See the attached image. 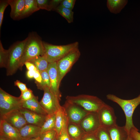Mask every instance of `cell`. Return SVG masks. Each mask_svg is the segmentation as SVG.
<instances>
[{
  "label": "cell",
  "mask_w": 140,
  "mask_h": 140,
  "mask_svg": "<svg viewBox=\"0 0 140 140\" xmlns=\"http://www.w3.org/2000/svg\"><path fill=\"white\" fill-rule=\"evenodd\" d=\"M106 98L107 99L118 104L123 111L126 118L124 126L130 135L131 129L136 128L134 124L132 116L135 109L140 104V94L137 97L130 100L123 99L111 94L107 95Z\"/></svg>",
  "instance_id": "6da1fadb"
},
{
  "label": "cell",
  "mask_w": 140,
  "mask_h": 140,
  "mask_svg": "<svg viewBox=\"0 0 140 140\" xmlns=\"http://www.w3.org/2000/svg\"><path fill=\"white\" fill-rule=\"evenodd\" d=\"M27 38L20 64L19 69L21 70L25 62L37 57L43 56L44 54L43 41L36 33H30Z\"/></svg>",
  "instance_id": "7a4b0ae2"
},
{
  "label": "cell",
  "mask_w": 140,
  "mask_h": 140,
  "mask_svg": "<svg viewBox=\"0 0 140 140\" xmlns=\"http://www.w3.org/2000/svg\"><path fill=\"white\" fill-rule=\"evenodd\" d=\"M43 56L50 63L57 62L71 51L78 48L79 43L76 41L66 45H56L43 41Z\"/></svg>",
  "instance_id": "3957f363"
},
{
  "label": "cell",
  "mask_w": 140,
  "mask_h": 140,
  "mask_svg": "<svg viewBox=\"0 0 140 140\" xmlns=\"http://www.w3.org/2000/svg\"><path fill=\"white\" fill-rule=\"evenodd\" d=\"M66 100L75 104L88 113H97L106 103L97 96L86 94L68 95Z\"/></svg>",
  "instance_id": "277c9868"
},
{
  "label": "cell",
  "mask_w": 140,
  "mask_h": 140,
  "mask_svg": "<svg viewBox=\"0 0 140 140\" xmlns=\"http://www.w3.org/2000/svg\"><path fill=\"white\" fill-rule=\"evenodd\" d=\"M27 40V37L22 41H17L8 49L9 56L6 68L7 75H12L19 69Z\"/></svg>",
  "instance_id": "5b68a950"
},
{
  "label": "cell",
  "mask_w": 140,
  "mask_h": 140,
  "mask_svg": "<svg viewBox=\"0 0 140 140\" xmlns=\"http://www.w3.org/2000/svg\"><path fill=\"white\" fill-rule=\"evenodd\" d=\"M80 55V51L78 48L71 51L56 62L59 86L62 79L78 60Z\"/></svg>",
  "instance_id": "8992f818"
},
{
  "label": "cell",
  "mask_w": 140,
  "mask_h": 140,
  "mask_svg": "<svg viewBox=\"0 0 140 140\" xmlns=\"http://www.w3.org/2000/svg\"><path fill=\"white\" fill-rule=\"evenodd\" d=\"M22 100L20 97L13 96L0 88V115L13 110H19L22 107Z\"/></svg>",
  "instance_id": "52a82bcc"
},
{
  "label": "cell",
  "mask_w": 140,
  "mask_h": 140,
  "mask_svg": "<svg viewBox=\"0 0 140 140\" xmlns=\"http://www.w3.org/2000/svg\"><path fill=\"white\" fill-rule=\"evenodd\" d=\"M43 90V96L39 102L41 106L48 115L55 113L61 106L60 100L52 93L49 87H46Z\"/></svg>",
  "instance_id": "ba28073f"
},
{
  "label": "cell",
  "mask_w": 140,
  "mask_h": 140,
  "mask_svg": "<svg viewBox=\"0 0 140 140\" xmlns=\"http://www.w3.org/2000/svg\"><path fill=\"white\" fill-rule=\"evenodd\" d=\"M63 106L69 123L79 124L89 113L79 106L66 100Z\"/></svg>",
  "instance_id": "9c48e42d"
},
{
  "label": "cell",
  "mask_w": 140,
  "mask_h": 140,
  "mask_svg": "<svg viewBox=\"0 0 140 140\" xmlns=\"http://www.w3.org/2000/svg\"><path fill=\"white\" fill-rule=\"evenodd\" d=\"M101 127L108 129L116 124V117L113 109L106 103L97 113Z\"/></svg>",
  "instance_id": "30bf717a"
},
{
  "label": "cell",
  "mask_w": 140,
  "mask_h": 140,
  "mask_svg": "<svg viewBox=\"0 0 140 140\" xmlns=\"http://www.w3.org/2000/svg\"><path fill=\"white\" fill-rule=\"evenodd\" d=\"M79 124L87 134L95 133L101 127L97 113L96 112L88 113Z\"/></svg>",
  "instance_id": "8fae6325"
},
{
  "label": "cell",
  "mask_w": 140,
  "mask_h": 140,
  "mask_svg": "<svg viewBox=\"0 0 140 140\" xmlns=\"http://www.w3.org/2000/svg\"><path fill=\"white\" fill-rule=\"evenodd\" d=\"M0 119L5 120L18 130L27 124L24 115L19 110L9 112L0 117Z\"/></svg>",
  "instance_id": "7c38bea8"
},
{
  "label": "cell",
  "mask_w": 140,
  "mask_h": 140,
  "mask_svg": "<svg viewBox=\"0 0 140 140\" xmlns=\"http://www.w3.org/2000/svg\"><path fill=\"white\" fill-rule=\"evenodd\" d=\"M0 137L8 140H23L19 130L0 119Z\"/></svg>",
  "instance_id": "4fadbf2b"
},
{
  "label": "cell",
  "mask_w": 140,
  "mask_h": 140,
  "mask_svg": "<svg viewBox=\"0 0 140 140\" xmlns=\"http://www.w3.org/2000/svg\"><path fill=\"white\" fill-rule=\"evenodd\" d=\"M47 71L50 77V82L49 88L52 93L60 100L61 95L58 83L56 62L49 63Z\"/></svg>",
  "instance_id": "5bb4252c"
},
{
  "label": "cell",
  "mask_w": 140,
  "mask_h": 140,
  "mask_svg": "<svg viewBox=\"0 0 140 140\" xmlns=\"http://www.w3.org/2000/svg\"><path fill=\"white\" fill-rule=\"evenodd\" d=\"M19 110L24 115L27 124L40 127L43 125L47 115L39 114L24 108Z\"/></svg>",
  "instance_id": "9a60e30c"
},
{
  "label": "cell",
  "mask_w": 140,
  "mask_h": 140,
  "mask_svg": "<svg viewBox=\"0 0 140 140\" xmlns=\"http://www.w3.org/2000/svg\"><path fill=\"white\" fill-rule=\"evenodd\" d=\"M41 127L33 125L27 124L19 130L23 140L37 137L41 134Z\"/></svg>",
  "instance_id": "2e32d148"
},
{
  "label": "cell",
  "mask_w": 140,
  "mask_h": 140,
  "mask_svg": "<svg viewBox=\"0 0 140 140\" xmlns=\"http://www.w3.org/2000/svg\"><path fill=\"white\" fill-rule=\"evenodd\" d=\"M23 108L39 114L47 115L48 114L41 106L38 101V97L35 96L31 99L26 101H22Z\"/></svg>",
  "instance_id": "e0dca14e"
},
{
  "label": "cell",
  "mask_w": 140,
  "mask_h": 140,
  "mask_svg": "<svg viewBox=\"0 0 140 140\" xmlns=\"http://www.w3.org/2000/svg\"><path fill=\"white\" fill-rule=\"evenodd\" d=\"M8 2L11 8L10 17L14 20L20 19L24 8V0H8Z\"/></svg>",
  "instance_id": "ac0fdd59"
},
{
  "label": "cell",
  "mask_w": 140,
  "mask_h": 140,
  "mask_svg": "<svg viewBox=\"0 0 140 140\" xmlns=\"http://www.w3.org/2000/svg\"><path fill=\"white\" fill-rule=\"evenodd\" d=\"M108 129L111 140H127L130 135L124 126L121 127L116 124Z\"/></svg>",
  "instance_id": "d6986e66"
},
{
  "label": "cell",
  "mask_w": 140,
  "mask_h": 140,
  "mask_svg": "<svg viewBox=\"0 0 140 140\" xmlns=\"http://www.w3.org/2000/svg\"><path fill=\"white\" fill-rule=\"evenodd\" d=\"M67 129L72 140H80L86 133L78 124L68 123Z\"/></svg>",
  "instance_id": "ffe728a7"
},
{
  "label": "cell",
  "mask_w": 140,
  "mask_h": 140,
  "mask_svg": "<svg viewBox=\"0 0 140 140\" xmlns=\"http://www.w3.org/2000/svg\"><path fill=\"white\" fill-rule=\"evenodd\" d=\"M24 10L20 19L27 17L34 12L40 10L36 0H24Z\"/></svg>",
  "instance_id": "44dd1931"
},
{
  "label": "cell",
  "mask_w": 140,
  "mask_h": 140,
  "mask_svg": "<svg viewBox=\"0 0 140 140\" xmlns=\"http://www.w3.org/2000/svg\"><path fill=\"white\" fill-rule=\"evenodd\" d=\"M128 2L126 0H108L107 6L111 12L117 14L120 12Z\"/></svg>",
  "instance_id": "7402d4cb"
},
{
  "label": "cell",
  "mask_w": 140,
  "mask_h": 140,
  "mask_svg": "<svg viewBox=\"0 0 140 140\" xmlns=\"http://www.w3.org/2000/svg\"><path fill=\"white\" fill-rule=\"evenodd\" d=\"M55 114L56 118L55 129L58 135L62 129L66 118V113L63 106H61Z\"/></svg>",
  "instance_id": "603a6c76"
},
{
  "label": "cell",
  "mask_w": 140,
  "mask_h": 140,
  "mask_svg": "<svg viewBox=\"0 0 140 140\" xmlns=\"http://www.w3.org/2000/svg\"><path fill=\"white\" fill-rule=\"evenodd\" d=\"M28 61L33 64L39 72L47 70L49 64L43 55L37 57Z\"/></svg>",
  "instance_id": "cb8c5ba5"
},
{
  "label": "cell",
  "mask_w": 140,
  "mask_h": 140,
  "mask_svg": "<svg viewBox=\"0 0 140 140\" xmlns=\"http://www.w3.org/2000/svg\"><path fill=\"white\" fill-rule=\"evenodd\" d=\"M55 113L47 115L44 123L41 127V134L55 129Z\"/></svg>",
  "instance_id": "d4e9b609"
},
{
  "label": "cell",
  "mask_w": 140,
  "mask_h": 140,
  "mask_svg": "<svg viewBox=\"0 0 140 140\" xmlns=\"http://www.w3.org/2000/svg\"><path fill=\"white\" fill-rule=\"evenodd\" d=\"M65 18L68 23L73 22L74 12L72 10L65 8L60 5L54 10Z\"/></svg>",
  "instance_id": "484cf974"
},
{
  "label": "cell",
  "mask_w": 140,
  "mask_h": 140,
  "mask_svg": "<svg viewBox=\"0 0 140 140\" xmlns=\"http://www.w3.org/2000/svg\"><path fill=\"white\" fill-rule=\"evenodd\" d=\"M9 56V50L3 48L0 40V66L1 68H6Z\"/></svg>",
  "instance_id": "4316f807"
},
{
  "label": "cell",
  "mask_w": 140,
  "mask_h": 140,
  "mask_svg": "<svg viewBox=\"0 0 140 140\" xmlns=\"http://www.w3.org/2000/svg\"><path fill=\"white\" fill-rule=\"evenodd\" d=\"M68 122L66 116L62 130L60 133L57 135L56 140H72L67 131V126Z\"/></svg>",
  "instance_id": "83f0119b"
},
{
  "label": "cell",
  "mask_w": 140,
  "mask_h": 140,
  "mask_svg": "<svg viewBox=\"0 0 140 140\" xmlns=\"http://www.w3.org/2000/svg\"><path fill=\"white\" fill-rule=\"evenodd\" d=\"M42 79V83L38 88L41 90H44L46 87H50V77L47 70L39 72Z\"/></svg>",
  "instance_id": "f1b7e54d"
},
{
  "label": "cell",
  "mask_w": 140,
  "mask_h": 140,
  "mask_svg": "<svg viewBox=\"0 0 140 140\" xmlns=\"http://www.w3.org/2000/svg\"><path fill=\"white\" fill-rule=\"evenodd\" d=\"M95 134L98 140H111L108 129L100 127Z\"/></svg>",
  "instance_id": "f546056e"
},
{
  "label": "cell",
  "mask_w": 140,
  "mask_h": 140,
  "mask_svg": "<svg viewBox=\"0 0 140 140\" xmlns=\"http://www.w3.org/2000/svg\"><path fill=\"white\" fill-rule=\"evenodd\" d=\"M57 135L56 130L54 129L41 134L40 137L41 140H54Z\"/></svg>",
  "instance_id": "4dcf8cb0"
},
{
  "label": "cell",
  "mask_w": 140,
  "mask_h": 140,
  "mask_svg": "<svg viewBox=\"0 0 140 140\" xmlns=\"http://www.w3.org/2000/svg\"><path fill=\"white\" fill-rule=\"evenodd\" d=\"M8 0H1L0 1V30L2 25L5 10L9 5Z\"/></svg>",
  "instance_id": "1f68e13d"
},
{
  "label": "cell",
  "mask_w": 140,
  "mask_h": 140,
  "mask_svg": "<svg viewBox=\"0 0 140 140\" xmlns=\"http://www.w3.org/2000/svg\"><path fill=\"white\" fill-rule=\"evenodd\" d=\"M38 7L40 9L50 11V1L48 0H36Z\"/></svg>",
  "instance_id": "d6a6232c"
},
{
  "label": "cell",
  "mask_w": 140,
  "mask_h": 140,
  "mask_svg": "<svg viewBox=\"0 0 140 140\" xmlns=\"http://www.w3.org/2000/svg\"><path fill=\"white\" fill-rule=\"evenodd\" d=\"M34 95L30 89L24 92H21L19 97L22 101H26L32 99Z\"/></svg>",
  "instance_id": "836d02e7"
},
{
  "label": "cell",
  "mask_w": 140,
  "mask_h": 140,
  "mask_svg": "<svg viewBox=\"0 0 140 140\" xmlns=\"http://www.w3.org/2000/svg\"><path fill=\"white\" fill-rule=\"evenodd\" d=\"M76 1L75 0H62L60 5L72 10L74 6Z\"/></svg>",
  "instance_id": "e575fe53"
},
{
  "label": "cell",
  "mask_w": 140,
  "mask_h": 140,
  "mask_svg": "<svg viewBox=\"0 0 140 140\" xmlns=\"http://www.w3.org/2000/svg\"><path fill=\"white\" fill-rule=\"evenodd\" d=\"M130 136L132 140H140V133L136 128L131 129Z\"/></svg>",
  "instance_id": "d590c367"
},
{
  "label": "cell",
  "mask_w": 140,
  "mask_h": 140,
  "mask_svg": "<svg viewBox=\"0 0 140 140\" xmlns=\"http://www.w3.org/2000/svg\"><path fill=\"white\" fill-rule=\"evenodd\" d=\"M80 140H98L95 133H85Z\"/></svg>",
  "instance_id": "8d00e7d4"
},
{
  "label": "cell",
  "mask_w": 140,
  "mask_h": 140,
  "mask_svg": "<svg viewBox=\"0 0 140 140\" xmlns=\"http://www.w3.org/2000/svg\"><path fill=\"white\" fill-rule=\"evenodd\" d=\"M38 88L42 82V79L40 72L38 71H36L34 78Z\"/></svg>",
  "instance_id": "74e56055"
},
{
  "label": "cell",
  "mask_w": 140,
  "mask_h": 140,
  "mask_svg": "<svg viewBox=\"0 0 140 140\" xmlns=\"http://www.w3.org/2000/svg\"><path fill=\"white\" fill-rule=\"evenodd\" d=\"M62 0H52L50 1V10L54 11L55 9L59 6Z\"/></svg>",
  "instance_id": "f35d334b"
},
{
  "label": "cell",
  "mask_w": 140,
  "mask_h": 140,
  "mask_svg": "<svg viewBox=\"0 0 140 140\" xmlns=\"http://www.w3.org/2000/svg\"><path fill=\"white\" fill-rule=\"evenodd\" d=\"M14 85L19 88L21 92L26 91L28 89L27 88L26 84L18 80H17L15 82Z\"/></svg>",
  "instance_id": "ab89813d"
},
{
  "label": "cell",
  "mask_w": 140,
  "mask_h": 140,
  "mask_svg": "<svg viewBox=\"0 0 140 140\" xmlns=\"http://www.w3.org/2000/svg\"><path fill=\"white\" fill-rule=\"evenodd\" d=\"M24 65L28 70L35 71L37 70L34 65L29 61L25 62Z\"/></svg>",
  "instance_id": "60d3db41"
},
{
  "label": "cell",
  "mask_w": 140,
  "mask_h": 140,
  "mask_svg": "<svg viewBox=\"0 0 140 140\" xmlns=\"http://www.w3.org/2000/svg\"><path fill=\"white\" fill-rule=\"evenodd\" d=\"M36 71L27 70L26 74L27 77L29 79L33 78Z\"/></svg>",
  "instance_id": "b9f144b4"
},
{
  "label": "cell",
  "mask_w": 140,
  "mask_h": 140,
  "mask_svg": "<svg viewBox=\"0 0 140 140\" xmlns=\"http://www.w3.org/2000/svg\"><path fill=\"white\" fill-rule=\"evenodd\" d=\"M26 140H41L40 137H37L32 138L28 139Z\"/></svg>",
  "instance_id": "7bdbcfd3"
},
{
  "label": "cell",
  "mask_w": 140,
  "mask_h": 140,
  "mask_svg": "<svg viewBox=\"0 0 140 140\" xmlns=\"http://www.w3.org/2000/svg\"><path fill=\"white\" fill-rule=\"evenodd\" d=\"M0 140H8L2 137H0Z\"/></svg>",
  "instance_id": "ee69618b"
},
{
  "label": "cell",
  "mask_w": 140,
  "mask_h": 140,
  "mask_svg": "<svg viewBox=\"0 0 140 140\" xmlns=\"http://www.w3.org/2000/svg\"><path fill=\"white\" fill-rule=\"evenodd\" d=\"M127 140H132L131 138L130 135L128 138Z\"/></svg>",
  "instance_id": "f6af8a7d"
},
{
  "label": "cell",
  "mask_w": 140,
  "mask_h": 140,
  "mask_svg": "<svg viewBox=\"0 0 140 140\" xmlns=\"http://www.w3.org/2000/svg\"><path fill=\"white\" fill-rule=\"evenodd\" d=\"M54 140H56V138H55V139Z\"/></svg>",
  "instance_id": "bcb514c9"
}]
</instances>
